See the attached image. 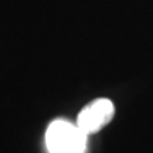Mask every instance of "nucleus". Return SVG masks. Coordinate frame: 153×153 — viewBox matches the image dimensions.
Here are the masks:
<instances>
[{
    "instance_id": "1",
    "label": "nucleus",
    "mask_w": 153,
    "mask_h": 153,
    "mask_svg": "<svg viewBox=\"0 0 153 153\" xmlns=\"http://www.w3.org/2000/svg\"><path fill=\"white\" fill-rule=\"evenodd\" d=\"M88 135L76 124L65 119H55L45 133L49 153H85Z\"/></svg>"
},
{
    "instance_id": "2",
    "label": "nucleus",
    "mask_w": 153,
    "mask_h": 153,
    "mask_svg": "<svg viewBox=\"0 0 153 153\" xmlns=\"http://www.w3.org/2000/svg\"><path fill=\"white\" fill-rule=\"evenodd\" d=\"M115 115V106L108 98H97L82 108L76 117V125L91 135L100 131L112 120Z\"/></svg>"
}]
</instances>
